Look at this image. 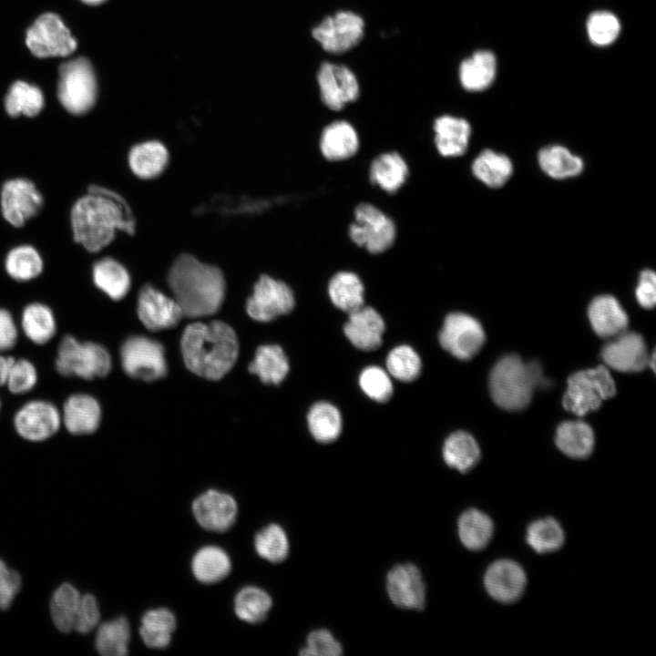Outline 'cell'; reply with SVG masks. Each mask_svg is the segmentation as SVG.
<instances>
[{"mask_svg":"<svg viewBox=\"0 0 656 656\" xmlns=\"http://www.w3.org/2000/svg\"><path fill=\"white\" fill-rule=\"evenodd\" d=\"M138 316L150 331L176 326L183 313L174 300L151 285H144L138 297Z\"/></svg>","mask_w":656,"mask_h":656,"instance_id":"ac0fdd59","label":"cell"},{"mask_svg":"<svg viewBox=\"0 0 656 656\" xmlns=\"http://www.w3.org/2000/svg\"><path fill=\"white\" fill-rule=\"evenodd\" d=\"M544 381L538 364H525L517 355L502 357L489 375V391L499 407L517 411L530 402L533 390Z\"/></svg>","mask_w":656,"mask_h":656,"instance_id":"277c9868","label":"cell"},{"mask_svg":"<svg viewBox=\"0 0 656 656\" xmlns=\"http://www.w3.org/2000/svg\"><path fill=\"white\" fill-rule=\"evenodd\" d=\"M588 316L595 333L604 338L620 334L628 325L625 311L610 295L594 298L589 306Z\"/></svg>","mask_w":656,"mask_h":656,"instance_id":"4316f807","label":"cell"},{"mask_svg":"<svg viewBox=\"0 0 656 656\" xmlns=\"http://www.w3.org/2000/svg\"><path fill=\"white\" fill-rule=\"evenodd\" d=\"M25 335L36 344L47 343L56 334V322L53 311L46 304L33 302L25 307L21 317Z\"/></svg>","mask_w":656,"mask_h":656,"instance_id":"ab89813d","label":"cell"},{"mask_svg":"<svg viewBox=\"0 0 656 656\" xmlns=\"http://www.w3.org/2000/svg\"><path fill=\"white\" fill-rule=\"evenodd\" d=\"M313 38L330 54H343L356 46L364 37L363 17L350 10H341L323 18L312 31Z\"/></svg>","mask_w":656,"mask_h":656,"instance_id":"30bf717a","label":"cell"},{"mask_svg":"<svg viewBox=\"0 0 656 656\" xmlns=\"http://www.w3.org/2000/svg\"><path fill=\"white\" fill-rule=\"evenodd\" d=\"M26 43L37 57L65 56L74 52L77 41L58 15H41L27 29Z\"/></svg>","mask_w":656,"mask_h":656,"instance_id":"8fae6325","label":"cell"},{"mask_svg":"<svg viewBox=\"0 0 656 656\" xmlns=\"http://www.w3.org/2000/svg\"><path fill=\"white\" fill-rule=\"evenodd\" d=\"M493 534L490 518L477 509L465 511L458 519V535L462 544L468 549L485 548Z\"/></svg>","mask_w":656,"mask_h":656,"instance_id":"b9f144b4","label":"cell"},{"mask_svg":"<svg viewBox=\"0 0 656 656\" xmlns=\"http://www.w3.org/2000/svg\"><path fill=\"white\" fill-rule=\"evenodd\" d=\"M175 628L176 619L173 613L166 608H159L143 615L139 633L148 647L164 649L169 644Z\"/></svg>","mask_w":656,"mask_h":656,"instance_id":"74e56055","label":"cell"},{"mask_svg":"<svg viewBox=\"0 0 656 656\" xmlns=\"http://www.w3.org/2000/svg\"><path fill=\"white\" fill-rule=\"evenodd\" d=\"M432 141L437 155L443 159L463 156L469 146L472 128L464 118L441 115L432 123Z\"/></svg>","mask_w":656,"mask_h":656,"instance_id":"603a6c76","label":"cell"},{"mask_svg":"<svg viewBox=\"0 0 656 656\" xmlns=\"http://www.w3.org/2000/svg\"><path fill=\"white\" fill-rule=\"evenodd\" d=\"M295 298L292 288L283 281L261 275L247 300V313L258 322H270L292 311Z\"/></svg>","mask_w":656,"mask_h":656,"instance_id":"7c38bea8","label":"cell"},{"mask_svg":"<svg viewBox=\"0 0 656 656\" xmlns=\"http://www.w3.org/2000/svg\"><path fill=\"white\" fill-rule=\"evenodd\" d=\"M192 512L203 528L224 532L233 525L238 507L231 495L209 489L193 501Z\"/></svg>","mask_w":656,"mask_h":656,"instance_id":"ffe728a7","label":"cell"},{"mask_svg":"<svg viewBox=\"0 0 656 656\" xmlns=\"http://www.w3.org/2000/svg\"><path fill=\"white\" fill-rule=\"evenodd\" d=\"M604 363L620 372H640L649 364L643 338L635 333H621L601 350Z\"/></svg>","mask_w":656,"mask_h":656,"instance_id":"7402d4cb","label":"cell"},{"mask_svg":"<svg viewBox=\"0 0 656 656\" xmlns=\"http://www.w3.org/2000/svg\"><path fill=\"white\" fill-rule=\"evenodd\" d=\"M121 364L129 376L154 381L167 374L165 351L161 343L145 336H130L120 349Z\"/></svg>","mask_w":656,"mask_h":656,"instance_id":"9c48e42d","label":"cell"},{"mask_svg":"<svg viewBox=\"0 0 656 656\" xmlns=\"http://www.w3.org/2000/svg\"><path fill=\"white\" fill-rule=\"evenodd\" d=\"M37 383V371L26 359L15 360L12 365L6 384L15 395H23L31 391Z\"/></svg>","mask_w":656,"mask_h":656,"instance_id":"f5cc1de1","label":"cell"},{"mask_svg":"<svg viewBox=\"0 0 656 656\" xmlns=\"http://www.w3.org/2000/svg\"><path fill=\"white\" fill-rule=\"evenodd\" d=\"M317 84L322 103L333 112L342 111L360 96L355 74L342 64L322 63L317 72Z\"/></svg>","mask_w":656,"mask_h":656,"instance_id":"5bb4252c","label":"cell"},{"mask_svg":"<svg viewBox=\"0 0 656 656\" xmlns=\"http://www.w3.org/2000/svg\"><path fill=\"white\" fill-rule=\"evenodd\" d=\"M130 626L125 617H118L99 625L95 645L104 656H124L130 641Z\"/></svg>","mask_w":656,"mask_h":656,"instance_id":"60d3db41","label":"cell"},{"mask_svg":"<svg viewBox=\"0 0 656 656\" xmlns=\"http://www.w3.org/2000/svg\"><path fill=\"white\" fill-rule=\"evenodd\" d=\"M168 283L183 315L191 318L215 313L225 296L221 271L190 254H182L168 273Z\"/></svg>","mask_w":656,"mask_h":656,"instance_id":"7a4b0ae2","label":"cell"},{"mask_svg":"<svg viewBox=\"0 0 656 656\" xmlns=\"http://www.w3.org/2000/svg\"><path fill=\"white\" fill-rule=\"evenodd\" d=\"M347 237L357 248L370 255L388 251L395 243L397 226L382 208L370 201H360L353 209Z\"/></svg>","mask_w":656,"mask_h":656,"instance_id":"5b68a950","label":"cell"},{"mask_svg":"<svg viewBox=\"0 0 656 656\" xmlns=\"http://www.w3.org/2000/svg\"><path fill=\"white\" fill-rule=\"evenodd\" d=\"M410 167L405 158L395 149L379 152L369 161L367 179L382 192L393 195L407 182Z\"/></svg>","mask_w":656,"mask_h":656,"instance_id":"44dd1931","label":"cell"},{"mask_svg":"<svg viewBox=\"0 0 656 656\" xmlns=\"http://www.w3.org/2000/svg\"><path fill=\"white\" fill-rule=\"evenodd\" d=\"M342 652L343 647L333 634L325 629H319L308 635L307 644L302 649L300 654L306 656H339Z\"/></svg>","mask_w":656,"mask_h":656,"instance_id":"db71d44e","label":"cell"},{"mask_svg":"<svg viewBox=\"0 0 656 656\" xmlns=\"http://www.w3.org/2000/svg\"><path fill=\"white\" fill-rule=\"evenodd\" d=\"M82 1L88 5H98L102 2H104L105 0H82Z\"/></svg>","mask_w":656,"mask_h":656,"instance_id":"94428289","label":"cell"},{"mask_svg":"<svg viewBox=\"0 0 656 656\" xmlns=\"http://www.w3.org/2000/svg\"><path fill=\"white\" fill-rule=\"evenodd\" d=\"M538 160L541 169L556 179L576 177L584 168L582 159L561 145H550L541 149Z\"/></svg>","mask_w":656,"mask_h":656,"instance_id":"d590c367","label":"cell"},{"mask_svg":"<svg viewBox=\"0 0 656 656\" xmlns=\"http://www.w3.org/2000/svg\"><path fill=\"white\" fill-rule=\"evenodd\" d=\"M44 107L42 91L34 85L24 81L15 82L5 97V111L11 117L23 114L26 117H35Z\"/></svg>","mask_w":656,"mask_h":656,"instance_id":"7bdbcfd3","label":"cell"},{"mask_svg":"<svg viewBox=\"0 0 656 656\" xmlns=\"http://www.w3.org/2000/svg\"><path fill=\"white\" fill-rule=\"evenodd\" d=\"M5 267L7 274L14 280L27 282L42 272L44 262L33 246L20 245L7 253Z\"/></svg>","mask_w":656,"mask_h":656,"instance_id":"f6af8a7d","label":"cell"},{"mask_svg":"<svg viewBox=\"0 0 656 656\" xmlns=\"http://www.w3.org/2000/svg\"><path fill=\"white\" fill-rule=\"evenodd\" d=\"M191 569L200 582L212 584L228 576L231 563L229 555L221 548L206 546L200 548L193 556Z\"/></svg>","mask_w":656,"mask_h":656,"instance_id":"d6a6232c","label":"cell"},{"mask_svg":"<svg viewBox=\"0 0 656 656\" xmlns=\"http://www.w3.org/2000/svg\"><path fill=\"white\" fill-rule=\"evenodd\" d=\"M272 599L263 589L248 586L241 589L234 600L238 618L249 623L262 621L272 608Z\"/></svg>","mask_w":656,"mask_h":656,"instance_id":"bcb514c9","label":"cell"},{"mask_svg":"<svg viewBox=\"0 0 656 656\" xmlns=\"http://www.w3.org/2000/svg\"><path fill=\"white\" fill-rule=\"evenodd\" d=\"M57 97L71 114L90 110L97 97V82L89 61L84 57L67 61L59 68Z\"/></svg>","mask_w":656,"mask_h":656,"instance_id":"ba28073f","label":"cell"},{"mask_svg":"<svg viewBox=\"0 0 656 656\" xmlns=\"http://www.w3.org/2000/svg\"><path fill=\"white\" fill-rule=\"evenodd\" d=\"M61 424L60 411L46 400L29 401L14 415V426L17 434L32 442L50 438L59 430Z\"/></svg>","mask_w":656,"mask_h":656,"instance_id":"9a60e30c","label":"cell"},{"mask_svg":"<svg viewBox=\"0 0 656 656\" xmlns=\"http://www.w3.org/2000/svg\"><path fill=\"white\" fill-rule=\"evenodd\" d=\"M70 220L75 241L90 252L108 246L118 231H135V220L125 200L97 185L89 186L87 193L74 203Z\"/></svg>","mask_w":656,"mask_h":656,"instance_id":"6da1fadb","label":"cell"},{"mask_svg":"<svg viewBox=\"0 0 656 656\" xmlns=\"http://www.w3.org/2000/svg\"><path fill=\"white\" fill-rule=\"evenodd\" d=\"M180 344L187 368L210 380L222 378L232 368L238 357L236 333L221 321L188 325Z\"/></svg>","mask_w":656,"mask_h":656,"instance_id":"3957f363","label":"cell"},{"mask_svg":"<svg viewBox=\"0 0 656 656\" xmlns=\"http://www.w3.org/2000/svg\"><path fill=\"white\" fill-rule=\"evenodd\" d=\"M317 147L321 157L328 162L350 160L360 150L358 129L347 119H333L321 128Z\"/></svg>","mask_w":656,"mask_h":656,"instance_id":"e0dca14e","label":"cell"},{"mask_svg":"<svg viewBox=\"0 0 656 656\" xmlns=\"http://www.w3.org/2000/svg\"><path fill=\"white\" fill-rule=\"evenodd\" d=\"M635 295L641 306L653 308L656 301V275L652 270H643L639 277Z\"/></svg>","mask_w":656,"mask_h":656,"instance_id":"6f0895ef","label":"cell"},{"mask_svg":"<svg viewBox=\"0 0 656 656\" xmlns=\"http://www.w3.org/2000/svg\"><path fill=\"white\" fill-rule=\"evenodd\" d=\"M359 385L369 398L379 403L387 402L394 392L387 373L375 365L367 366L361 372Z\"/></svg>","mask_w":656,"mask_h":656,"instance_id":"816d5d0a","label":"cell"},{"mask_svg":"<svg viewBox=\"0 0 656 656\" xmlns=\"http://www.w3.org/2000/svg\"><path fill=\"white\" fill-rule=\"evenodd\" d=\"M471 171L483 184L497 189L502 187L510 179L513 164L506 155L487 149L474 159Z\"/></svg>","mask_w":656,"mask_h":656,"instance_id":"1f68e13d","label":"cell"},{"mask_svg":"<svg viewBox=\"0 0 656 656\" xmlns=\"http://www.w3.org/2000/svg\"><path fill=\"white\" fill-rule=\"evenodd\" d=\"M17 337V328L11 313L0 308V353L12 349Z\"/></svg>","mask_w":656,"mask_h":656,"instance_id":"680465c9","label":"cell"},{"mask_svg":"<svg viewBox=\"0 0 656 656\" xmlns=\"http://www.w3.org/2000/svg\"><path fill=\"white\" fill-rule=\"evenodd\" d=\"M111 365L110 354L97 343L80 342L72 335H65L57 347L55 366L63 376L91 380L106 376Z\"/></svg>","mask_w":656,"mask_h":656,"instance_id":"8992f818","label":"cell"},{"mask_svg":"<svg viewBox=\"0 0 656 656\" xmlns=\"http://www.w3.org/2000/svg\"><path fill=\"white\" fill-rule=\"evenodd\" d=\"M442 454L448 466L462 473L470 470L480 458L477 441L465 431L452 433L444 443Z\"/></svg>","mask_w":656,"mask_h":656,"instance_id":"8d00e7d4","label":"cell"},{"mask_svg":"<svg viewBox=\"0 0 656 656\" xmlns=\"http://www.w3.org/2000/svg\"><path fill=\"white\" fill-rule=\"evenodd\" d=\"M389 374L401 382L415 381L422 370L417 353L408 345H399L390 351L386 358Z\"/></svg>","mask_w":656,"mask_h":656,"instance_id":"681fc988","label":"cell"},{"mask_svg":"<svg viewBox=\"0 0 656 656\" xmlns=\"http://www.w3.org/2000/svg\"><path fill=\"white\" fill-rule=\"evenodd\" d=\"M308 428L313 437L323 444L335 441L342 432V416L332 404L320 401L312 405L307 414Z\"/></svg>","mask_w":656,"mask_h":656,"instance_id":"f35d334b","label":"cell"},{"mask_svg":"<svg viewBox=\"0 0 656 656\" xmlns=\"http://www.w3.org/2000/svg\"><path fill=\"white\" fill-rule=\"evenodd\" d=\"M484 584L488 594L500 602H512L523 593L526 575L522 568L512 560L494 562L487 570Z\"/></svg>","mask_w":656,"mask_h":656,"instance_id":"d4e9b609","label":"cell"},{"mask_svg":"<svg viewBox=\"0 0 656 656\" xmlns=\"http://www.w3.org/2000/svg\"><path fill=\"white\" fill-rule=\"evenodd\" d=\"M43 206V197L35 184L17 178L5 182L1 190V210L5 220L21 227L36 216Z\"/></svg>","mask_w":656,"mask_h":656,"instance_id":"2e32d148","label":"cell"},{"mask_svg":"<svg viewBox=\"0 0 656 656\" xmlns=\"http://www.w3.org/2000/svg\"><path fill=\"white\" fill-rule=\"evenodd\" d=\"M61 421L72 435H89L97 431L101 421L98 401L87 394H74L64 402Z\"/></svg>","mask_w":656,"mask_h":656,"instance_id":"484cf974","label":"cell"},{"mask_svg":"<svg viewBox=\"0 0 656 656\" xmlns=\"http://www.w3.org/2000/svg\"><path fill=\"white\" fill-rule=\"evenodd\" d=\"M14 362L12 356L0 354V386L6 384Z\"/></svg>","mask_w":656,"mask_h":656,"instance_id":"91938a15","label":"cell"},{"mask_svg":"<svg viewBox=\"0 0 656 656\" xmlns=\"http://www.w3.org/2000/svg\"><path fill=\"white\" fill-rule=\"evenodd\" d=\"M527 542L538 553H548L559 549L564 542V532L552 518L538 519L527 529Z\"/></svg>","mask_w":656,"mask_h":656,"instance_id":"7dc6e473","label":"cell"},{"mask_svg":"<svg viewBox=\"0 0 656 656\" xmlns=\"http://www.w3.org/2000/svg\"><path fill=\"white\" fill-rule=\"evenodd\" d=\"M386 589L391 601L399 608L420 610L425 607V585L413 564L394 567L387 574Z\"/></svg>","mask_w":656,"mask_h":656,"instance_id":"d6986e66","label":"cell"},{"mask_svg":"<svg viewBox=\"0 0 656 656\" xmlns=\"http://www.w3.org/2000/svg\"><path fill=\"white\" fill-rule=\"evenodd\" d=\"M81 595L69 583H63L54 592L50 603V613L55 626L62 632L74 630L76 615Z\"/></svg>","mask_w":656,"mask_h":656,"instance_id":"ee69618b","label":"cell"},{"mask_svg":"<svg viewBox=\"0 0 656 656\" xmlns=\"http://www.w3.org/2000/svg\"><path fill=\"white\" fill-rule=\"evenodd\" d=\"M485 343L480 323L463 313H449L439 333V343L444 350L460 360L474 357Z\"/></svg>","mask_w":656,"mask_h":656,"instance_id":"4fadbf2b","label":"cell"},{"mask_svg":"<svg viewBox=\"0 0 656 656\" xmlns=\"http://www.w3.org/2000/svg\"><path fill=\"white\" fill-rule=\"evenodd\" d=\"M92 278L95 285L115 301L122 299L130 288L128 272L112 258L97 261L92 269Z\"/></svg>","mask_w":656,"mask_h":656,"instance_id":"e575fe53","label":"cell"},{"mask_svg":"<svg viewBox=\"0 0 656 656\" xmlns=\"http://www.w3.org/2000/svg\"><path fill=\"white\" fill-rule=\"evenodd\" d=\"M21 585L19 573L0 559V610H5L11 606Z\"/></svg>","mask_w":656,"mask_h":656,"instance_id":"9f6ffc18","label":"cell"},{"mask_svg":"<svg viewBox=\"0 0 656 656\" xmlns=\"http://www.w3.org/2000/svg\"><path fill=\"white\" fill-rule=\"evenodd\" d=\"M0 408H1V400H0Z\"/></svg>","mask_w":656,"mask_h":656,"instance_id":"6125c7cd","label":"cell"},{"mask_svg":"<svg viewBox=\"0 0 656 656\" xmlns=\"http://www.w3.org/2000/svg\"><path fill=\"white\" fill-rule=\"evenodd\" d=\"M100 619L97 601L92 594L81 596L80 604L76 615L74 630L81 634L93 630Z\"/></svg>","mask_w":656,"mask_h":656,"instance_id":"11a10c76","label":"cell"},{"mask_svg":"<svg viewBox=\"0 0 656 656\" xmlns=\"http://www.w3.org/2000/svg\"><path fill=\"white\" fill-rule=\"evenodd\" d=\"M555 442L559 449L568 456L586 458L593 450V430L585 422L567 421L557 428Z\"/></svg>","mask_w":656,"mask_h":656,"instance_id":"4dcf8cb0","label":"cell"},{"mask_svg":"<svg viewBox=\"0 0 656 656\" xmlns=\"http://www.w3.org/2000/svg\"><path fill=\"white\" fill-rule=\"evenodd\" d=\"M327 292L332 303L347 313L364 304V283L355 272L341 270L333 273Z\"/></svg>","mask_w":656,"mask_h":656,"instance_id":"83f0119b","label":"cell"},{"mask_svg":"<svg viewBox=\"0 0 656 656\" xmlns=\"http://www.w3.org/2000/svg\"><path fill=\"white\" fill-rule=\"evenodd\" d=\"M385 330L384 319L371 306L363 305L349 313L343 325V333L350 343L362 351L378 349Z\"/></svg>","mask_w":656,"mask_h":656,"instance_id":"cb8c5ba5","label":"cell"},{"mask_svg":"<svg viewBox=\"0 0 656 656\" xmlns=\"http://www.w3.org/2000/svg\"><path fill=\"white\" fill-rule=\"evenodd\" d=\"M128 161L134 175L149 179L164 171L169 162V152L159 141H145L131 148Z\"/></svg>","mask_w":656,"mask_h":656,"instance_id":"f1b7e54d","label":"cell"},{"mask_svg":"<svg viewBox=\"0 0 656 656\" xmlns=\"http://www.w3.org/2000/svg\"><path fill=\"white\" fill-rule=\"evenodd\" d=\"M254 547L260 557L272 563L283 561L289 553L287 535L277 524H270L258 531Z\"/></svg>","mask_w":656,"mask_h":656,"instance_id":"c3c4849f","label":"cell"},{"mask_svg":"<svg viewBox=\"0 0 656 656\" xmlns=\"http://www.w3.org/2000/svg\"><path fill=\"white\" fill-rule=\"evenodd\" d=\"M496 72L497 60L493 53L479 50L462 61L459 67V80L466 90L479 92L492 84Z\"/></svg>","mask_w":656,"mask_h":656,"instance_id":"f546056e","label":"cell"},{"mask_svg":"<svg viewBox=\"0 0 656 656\" xmlns=\"http://www.w3.org/2000/svg\"><path fill=\"white\" fill-rule=\"evenodd\" d=\"M586 28L588 36L594 45L605 46L617 39L620 24L612 13L598 11L589 15Z\"/></svg>","mask_w":656,"mask_h":656,"instance_id":"f907efd6","label":"cell"},{"mask_svg":"<svg viewBox=\"0 0 656 656\" xmlns=\"http://www.w3.org/2000/svg\"><path fill=\"white\" fill-rule=\"evenodd\" d=\"M615 393L616 385L609 370L600 365L569 377L562 405L566 410L581 416L597 410L604 400L612 397Z\"/></svg>","mask_w":656,"mask_h":656,"instance_id":"52a82bcc","label":"cell"},{"mask_svg":"<svg viewBox=\"0 0 656 656\" xmlns=\"http://www.w3.org/2000/svg\"><path fill=\"white\" fill-rule=\"evenodd\" d=\"M249 371L267 384H279L289 372V362L282 347L277 344L261 345L249 365Z\"/></svg>","mask_w":656,"mask_h":656,"instance_id":"836d02e7","label":"cell"}]
</instances>
